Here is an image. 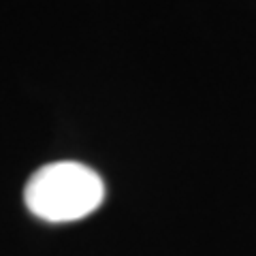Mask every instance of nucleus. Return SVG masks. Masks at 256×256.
<instances>
[{
  "instance_id": "1",
  "label": "nucleus",
  "mask_w": 256,
  "mask_h": 256,
  "mask_svg": "<svg viewBox=\"0 0 256 256\" xmlns=\"http://www.w3.org/2000/svg\"><path fill=\"white\" fill-rule=\"evenodd\" d=\"M105 184L90 166L73 160L50 162L30 175L24 188L26 207L45 222H75L96 212Z\"/></svg>"
}]
</instances>
